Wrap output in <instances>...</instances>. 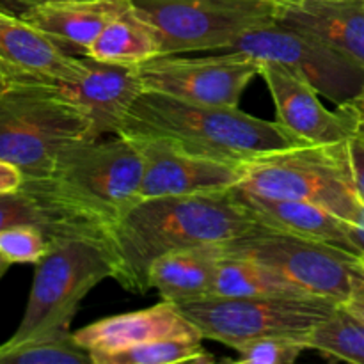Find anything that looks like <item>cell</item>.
<instances>
[{
  "instance_id": "obj_21",
  "label": "cell",
  "mask_w": 364,
  "mask_h": 364,
  "mask_svg": "<svg viewBox=\"0 0 364 364\" xmlns=\"http://www.w3.org/2000/svg\"><path fill=\"white\" fill-rule=\"evenodd\" d=\"M18 224L41 228L50 242L70 235L105 238L87 224L80 223L59 205L46 198L45 192L32 180H25L18 191L0 194V231Z\"/></svg>"
},
{
  "instance_id": "obj_25",
  "label": "cell",
  "mask_w": 364,
  "mask_h": 364,
  "mask_svg": "<svg viewBox=\"0 0 364 364\" xmlns=\"http://www.w3.org/2000/svg\"><path fill=\"white\" fill-rule=\"evenodd\" d=\"M95 364H178V363H213V355L206 354L201 340L196 338H169L132 345L112 352L91 354Z\"/></svg>"
},
{
  "instance_id": "obj_36",
  "label": "cell",
  "mask_w": 364,
  "mask_h": 364,
  "mask_svg": "<svg viewBox=\"0 0 364 364\" xmlns=\"http://www.w3.org/2000/svg\"><path fill=\"white\" fill-rule=\"evenodd\" d=\"M272 2H276L277 6H279V4H287V2H295V0H272Z\"/></svg>"
},
{
  "instance_id": "obj_11",
  "label": "cell",
  "mask_w": 364,
  "mask_h": 364,
  "mask_svg": "<svg viewBox=\"0 0 364 364\" xmlns=\"http://www.w3.org/2000/svg\"><path fill=\"white\" fill-rule=\"evenodd\" d=\"M139 73L146 91L199 105L238 107L245 87L262 73V63L235 52L206 57L159 55L139 64Z\"/></svg>"
},
{
  "instance_id": "obj_32",
  "label": "cell",
  "mask_w": 364,
  "mask_h": 364,
  "mask_svg": "<svg viewBox=\"0 0 364 364\" xmlns=\"http://www.w3.org/2000/svg\"><path fill=\"white\" fill-rule=\"evenodd\" d=\"M23 173L16 166L6 162V160H0V194L18 191L23 185Z\"/></svg>"
},
{
  "instance_id": "obj_13",
  "label": "cell",
  "mask_w": 364,
  "mask_h": 364,
  "mask_svg": "<svg viewBox=\"0 0 364 364\" xmlns=\"http://www.w3.org/2000/svg\"><path fill=\"white\" fill-rule=\"evenodd\" d=\"M144 159L141 199L231 191L247 174L249 164L191 155L159 141H135Z\"/></svg>"
},
{
  "instance_id": "obj_1",
  "label": "cell",
  "mask_w": 364,
  "mask_h": 364,
  "mask_svg": "<svg viewBox=\"0 0 364 364\" xmlns=\"http://www.w3.org/2000/svg\"><path fill=\"white\" fill-rule=\"evenodd\" d=\"M258 226L235 188L141 199L107 231L112 279L124 290L146 294L149 269L160 256L196 245L223 244Z\"/></svg>"
},
{
  "instance_id": "obj_6",
  "label": "cell",
  "mask_w": 364,
  "mask_h": 364,
  "mask_svg": "<svg viewBox=\"0 0 364 364\" xmlns=\"http://www.w3.org/2000/svg\"><path fill=\"white\" fill-rule=\"evenodd\" d=\"M347 142L295 146L262 156L249 164L237 188L265 198L313 203L348 224L355 223L364 201L352 178Z\"/></svg>"
},
{
  "instance_id": "obj_29",
  "label": "cell",
  "mask_w": 364,
  "mask_h": 364,
  "mask_svg": "<svg viewBox=\"0 0 364 364\" xmlns=\"http://www.w3.org/2000/svg\"><path fill=\"white\" fill-rule=\"evenodd\" d=\"M348 162H350L352 178H354L355 188L364 201V139L352 135L347 142Z\"/></svg>"
},
{
  "instance_id": "obj_23",
  "label": "cell",
  "mask_w": 364,
  "mask_h": 364,
  "mask_svg": "<svg viewBox=\"0 0 364 364\" xmlns=\"http://www.w3.org/2000/svg\"><path fill=\"white\" fill-rule=\"evenodd\" d=\"M306 294L267 267L247 258L224 256L219 262L210 297H262ZM311 295V294H309Z\"/></svg>"
},
{
  "instance_id": "obj_3",
  "label": "cell",
  "mask_w": 364,
  "mask_h": 364,
  "mask_svg": "<svg viewBox=\"0 0 364 364\" xmlns=\"http://www.w3.org/2000/svg\"><path fill=\"white\" fill-rule=\"evenodd\" d=\"M144 159L132 139L80 141L60 155L48 178L36 181L55 205L98 231H107L141 201Z\"/></svg>"
},
{
  "instance_id": "obj_15",
  "label": "cell",
  "mask_w": 364,
  "mask_h": 364,
  "mask_svg": "<svg viewBox=\"0 0 364 364\" xmlns=\"http://www.w3.org/2000/svg\"><path fill=\"white\" fill-rule=\"evenodd\" d=\"M84 59L87 64L84 77L60 85V91L89 116L91 141L116 135L130 107L144 91L139 66L103 63L89 55Z\"/></svg>"
},
{
  "instance_id": "obj_20",
  "label": "cell",
  "mask_w": 364,
  "mask_h": 364,
  "mask_svg": "<svg viewBox=\"0 0 364 364\" xmlns=\"http://www.w3.org/2000/svg\"><path fill=\"white\" fill-rule=\"evenodd\" d=\"M220 258L219 244L196 245L160 256L149 269V288H155L162 301L174 304L210 297Z\"/></svg>"
},
{
  "instance_id": "obj_24",
  "label": "cell",
  "mask_w": 364,
  "mask_h": 364,
  "mask_svg": "<svg viewBox=\"0 0 364 364\" xmlns=\"http://www.w3.org/2000/svg\"><path fill=\"white\" fill-rule=\"evenodd\" d=\"M0 364H95L91 352L77 343L70 331L41 334L0 345Z\"/></svg>"
},
{
  "instance_id": "obj_2",
  "label": "cell",
  "mask_w": 364,
  "mask_h": 364,
  "mask_svg": "<svg viewBox=\"0 0 364 364\" xmlns=\"http://www.w3.org/2000/svg\"><path fill=\"white\" fill-rule=\"evenodd\" d=\"M117 135L167 146L223 162L251 164L270 153L308 142L238 107L199 105L156 91H142L124 116Z\"/></svg>"
},
{
  "instance_id": "obj_12",
  "label": "cell",
  "mask_w": 364,
  "mask_h": 364,
  "mask_svg": "<svg viewBox=\"0 0 364 364\" xmlns=\"http://www.w3.org/2000/svg\"><path fill=\"white\" fill-rule=\"evenodd\" d=\"M85 71L84 57H75L25 20L0 11V91L73 84Z\"/></svg>"
},
{
  "instance_id": "obj_22",
  "label": "cell",
  "mask_w": 364,
  "mask_h": 364,
  "mask_svg": "<svg viewBox=\"0 0 364 364\" xmlns=\"http://www.w3.org/2000/svg\"><path fill=\"white\" fill-rule=\"evenodd\" d=\"M85 55L103 63L139 66L160 55V39L151 25L135 13L130 2L127 11L100 32Z\"/></svg>"
},
{
  "instance_id": "obj_10",
  "label": "cell",
  "mask_w": 364,
  "mask_h": 364,
  "mask_svg": "<svg viewBox=\"0 0 364 364\" xmlns=\"http://www.w3.org/2000/svg\"><path fill=\"white\" fill-rule=\"evenodd\" d=\"M219 52L245 53L259 63L281 64L338 107L352 102L364 87V68L350 57L279 23L247 32Z\"/></svg>"
},
{
  "instance_id": "obj_4",
  "label": "cell",
  "mask_w": 364,
  "mask_h": 364,
  "mask_svg": "<svg viewBox=\"0 0 364 364\" xmlns=\"http://www.w3.org/2000/svg\"><path fill=\"white\" fill-rule=\"evenodd\" d=\"M91 141V119L60 85H18L0 91V160L13 164L25 180H43L60 155Z\"/></svg>"
},
{
  "instance_id": "obj_34",
  "label": "cell",
  "mask_w": 364,
  "mask_h": 364,
  "mask_svg": "<svg viewBox=\"0 0 364 364\" xmlns=\"http://www.w3.org/2000/svg\"><path fill=\"white\" fill-rule=\"evenodd\" d=\"M341 306L364 322V290L359 291V294H355L350 301H347Z\"/></svg>"
},
{
  "instance_id": "obj_14",
  "label": "cell",
  "mask_w": 364,
  "mask_h": 364,
  "mask_svg": "<svg viewBox=\"0 0 364 364\" xmlns=\"http://www.w3.org/2000/svg\"><path fill=\"white\" fill-rule=\"evenodd\" d=\"M259 75L272 96L276 121L291 135L313 146L341 144L352 137L347 116L340 109L327 110L320 92L301 75L274 63H262Z\"/></svg>"
},
{
  "instance_id": "obj_19",
  "label": "cell",
  "mask_w": 364,
  "mask_h": 364,
  "mask_svg": "<svg viewBox=\"0 0 364 364\" xmlns=\"http://www.w3.org/2000/svg\"><path fill=\"white\" fill-rule=\"evenodd\" d=\"M130 7V0H73L38 7L21 20L41 31L64 50L87 52L100 32Z\"/></svg>"
},
{
  "instance_id": "obj_9",
  "label": "cell",
  "mask_w": 364,
  "mask_h": 364,
  "mask_svg": "<svg viewBox=\"0 0 364 364\" xmlns=\"http://www.w3.org/2000/svg\"><path fill=\"white\" fill-rule=\"evenodd\" d=\"M160 39V55L219 52L240 36L276 23L272 0H130Z\"/></svg>"
},
{
  "instance_id": "obj_5",
  "label": "cell",
  "mask_w": 364,
  "mask_h": 364,
  "mask_svg": "<svg viewBox=\"0 0 364 364\" xmlns=\"http://www.w3.org/2000/svg\"><path fill=\"white\" fill-rule=\"evenodd\" d=\"M224 256L258 262L306 294L345 304L364 290V256L259 224L219 244Z\"/></svg>"
},
{
  "instance_id": "obj_26",
  "label": "cell",
  "mask_w": 364,
  "mask_h": 364,
  "mask_svg": "<svg viewBox=\"0 0 364 364\" xmlns=\"http://www.w3.org/2000/svg\"><path fill=\"white\" fill-rule=\"evenodd\" d=\"M306 345L329 358L364 364V322L340 304L306 338Z\"/></svg>"
},
{
  "instance_id": "obj_30",
  "label": "cell",
  "mask_w": 364,
  "mask_h": 364,
  "mask_svg": "<svg viewBox=\"0 0 364 364\" xmlns=\"http://www.w3.org/2000/svg\"><path fill=\"white\" fill-rule=\"evenodd\" d=\"M338 109L347 116L352 128V135H358V137L364 139V87L352 102L340 105Z\"/></svg>"
},
{
  "instance_id": "obj_28",
  "label": "cell",
  "mask_w": 364,
  "mask_h": 364,
  "mask_svg": "<svg viewBox=\"0 0 364 364\" xmlns=\"http://www.w3.org/2000/svg\"><path fill=\"white\" fill-rule=\"evenodd\" d=\"M309 347L304 340L287 336H270L247 341L237 348L242 364H291L297 361Z\"/></svg>"
},
{
  "instance_id": "obj_27",
  "label": "cell",
  "mask_w": 364,
  "mask_h": 364,
  "mask_svg": "<svg viewBox=\"0 0 364 364\" xmlns=\"http://www.w3.org/2000/svg\"><path fill=\"white\" fill-rule=\"evenodd\" d=\"M50 247L45 231L32 224H18L0 231V256L13 263H38Z\"/></svg>"
},
{
  "instance_id": "obj_16",
  "label": "cell",
  "mask_w": 364,
  "mask_h": 364,
  "mask_svg": "<svg viewBox=\"0 0 364 364\" xmlns=\"http://www.w3.org/2000/svg\"><path fill=\"white\" fill-rule=\"evenodd\" d=\"M73 338L91 354L112 352L132 345L169 338H196L203 340L194 323L180 311L174 302L162 301L141 311L123 313L96 320L75 331Z\"/></svg>"
},
{
  "instance_id": "obj_8",
  "label": "cell",
  "mask_w": 364,
  "mask_h": 364,
  "mask_svg": "<svg viewBox=\"0 0 364 364\" xmlns=\"http://www.w3.org/2000/svg\"><path fill=\"white\" fill-rule=\"evenodd\" d=\"M203 338L237 350L270 336L304 340L338 308L331 299L309 294L262 297H205L176 304Z\"/></svg>"
},
{
  "instance_id": "obj_18",
  "label": "cell",
  "mask_w": 364,
  "mask_h": 364,
  "mask_svg": "<svg viewBox=\"0 0 364 364\" xmlns=\"http://www.w3.org/2000/svg\"><path fill=\"white\" fill-rule=\"evenodd\" d=\"M235 192L240 201L247 206L249 212L255 215L263 226L284 233L297 235V237L322 240L327 244L338 245L347 251L361 255L348 235V223L323 206L313 205L295 199H277L256 196L251 192L240 191L235 187ZM363 256V255H361Z\"/></svg>"
},
{
  "instance_id": "obj_33",
  "label": "cell",
  "mask_w": 364,
  "mask_h": 364,
  "mask_svg": "<svg viewBox=\"0 0 364 364\" xmlns=\"http://www.w3.org/2000/svg\"><path fill=\"white\" fill-rule=\"evenodd\" d=\"M348 235H350V240L354 242L358 251L364 256V205H363L361 213H359L358 220L348 224Z\"/></svg>"
},
{
  "instance_id": "obj_31",
  "label": "cell",
  "mask_w": 364,
  "mask_h": 364,
  "mask_svg": "<svg viewBox=\"0 0 364 364\" xmlns=\"http://www.w3.org/2000/svg\"><path fill=\"white\" fill-rule=\"evenodd\" d=\"M59 2H73V0H0V11L11 14V16L23 18L25 14L38 9V7Z\"/></svg>"
},
{
  "instance_id": "obj_17",
  "label": "cell",
  "mask_w": 364,
  "mask_h": 364,
  "mask_svg": "<svg viewBox=\"0 0 364 364\" xmlns=\"http://www.w3.org/2000/svg\"><path fill=\"white\" fill-rule=\"evenodd\" d=\"M276 23L326 43L364 68V0L279 4Z\"/></svg>"
},
{
  "instance_id": "obj_7",
  "label": "cell",
  "mask_w": 364,
  "mask_h": 364,
  "mask_svg": "<svg viewBox=\"0 0 364 364\" xmlns=\"http://www.w3.org/2000/svg\"><path fill=\"white\" fill-rule=\"evenodd\" d=\"M112 274L109 249L102 238L70 235L52 240L46 255L36 263L25 313L7 341L70 331L85 295Z\"/></svg>"
},
{
  "instance_id": "obj_35",
  "label": "cell",
  "mask_w": 364,
  "mask_h": 364,
  "mask_svg": "<svg viewBox=\"0 0 364 364\" xmlns=\"http://www.w3.org/2000/svg\"><path fill=\"white\" fill-rule=\"evenodd\" d=\"M9 267H11V263L7 262V259H4L2 256H0V277H2L4 274L7 272V269H9Z\"/></svg>"
}]
</instances>
